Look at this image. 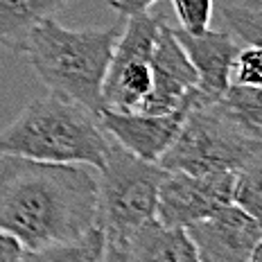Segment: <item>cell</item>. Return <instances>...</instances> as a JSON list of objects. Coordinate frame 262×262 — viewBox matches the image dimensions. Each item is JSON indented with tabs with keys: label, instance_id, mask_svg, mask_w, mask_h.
<instances>
[{
	"label": "cell",
	"instance_id": "cell-1",
	"mask_svg": "<svg viewBox=\"0 0 262 262\" xmlns=\"http://www.w3.org/2000/svg\"><path fill=\"white\" fill-rule=\"evenodd\" d=\"M97 224V177L84 163L0 156V228L32 253Z\"/></svg>",
	"mask_w": 262,
	"mask_h": 262
},
{
	"label": "cell",
	"instance_id": "cell-2",
	"mask_svg": "<svg viewBox=\"0 0 262 262\" xmlns=\"http://www.w3.org/2000/svg\"><path fill=\"white\" fill-rule=\"evenodd\" d=\"M120 30L118 23L73 30L48 16L27 36L23 54L50 93L100 113L102 84Z\"/></svg>",
	"mask_w": 262,
	"mask_h": 262
},
{
	"label": "cell",
	"instance_id": "cell-3",
	"mask_svg": "<svg viewBox=\"0 0 262 262\" xmlns=\"http://www.w3.org/2000/svg\"><path fill=\"white\" fill-rule=\"evenodd\" d=\"M97 113L61 95L32 100L5 129L0 156H23L48 163H84L100 170L111 140Z\"/></svg>",
	"mask_w": 262,
	"mask_h": 262
},
{
	"label": "cell",
	"instance_id": "cell-4",
	"mask_svg": "<svg viewBox=\"0 0 262 262\" xmlns=\"http://www.w3.org/2000/svg\"><path fill=\"white\" fill-rule=\"evenodd\" d=\"M262 149V143L233 122L215 102L196 104L183 118L163 156L158 158L170 172H239Z\"/></svg>",
	"mask_w": 262,
	"mask_h": 262
},
{
	"label": "cell",
	"instance_id": "cell-5",
	"mask_svg": "<svg viewBox=\"0 0 262 262\" xmlns=\"http://www.w3.org/2000/svg\"><path fill=\"white\" fill-rule=\"evenodd\" d=\"M167 170L111 143L97 179V226L106 247L120 242L136 226L156 217L158 190Z\"/></svg>",
	"mask_w": 262,
	"mask_h": 262
},
{
	"label": "cell",
	"instance_id": "cell-6",
	"mask_svg": "<svg viewBox=\"0 0 262 262\" xmlns=\"http://www.w3.org/2000/svg\"><path fill=\"white\" fill-rule=\"evenodd\" d=\"M165 16L136 14L120 30L102 84V108L138 111L151 89V54Z\"/></svg>",
	"mask_w": 262,
	"mask_h": 262
},
{
	"label": "cell",
	"instance_id": "cell-7",
	"mask_svg": "<svg viewBox=\"0 0 262 262\" xmlns=\"http://www.w3.org/2000/svg\"><path fill=\"white\" fill-rule=\"evenodd\" d=\"M235 172H170L158 190L156 217L170 226L190 224L215 215L233 204Z\"/></svg>",
	"mask_w": 262,
	"mask_h": 262
},
{
	"label": "cell",
	"instance_id": "cell-8",
	"mask_svg": "<svg viewBox=\"0 0 262 262\" xmlns=\"http://www.w3.org/2000/svg\"><path fill=\"white\" fill-rule=\"evenodd\" d=\"M196 86L199 77L194 66L165 20L161 25L151 54V89L138 111L165 113L179 106H196L201 104Z\"/></svg>",
	"mask_w": 262,
	"mask_h": 262
},
{
	"label": "cell",
	"instance_id": "cell-9",
	"mask_svg": "<svg viewBox=\"0 0 262 262\" xmlns=\"http://www.w3.org/2000/svg\"><path fill=\"white\" fill-rule=\"evenodd\" d=\"M196 262H251L262 242V224L235 201L185 226Z\"/></svg>",
	"mask_w": 262,
	"mask_h": 262
},
{
	"label": "cell",
	"instance_id": "cell-10",
	"mask_svg": "<svg viewBox=\"0 0 262 262\" xmlns=\"http://www.w3.org/2000/svg\"><path fill=\"white\" fill-rule=\"evenodd\" d=\"M192 106H179L165 113H147V111H111L102 108L97 113L100 124L104 127L113 140L129 149L131 154L145 158V161L158 163L163 151L170 147L174 136L183 124L185 113Z\"/></svg>",
	"mask_w": 262,
	"mask_h": 262
},
{
	"label": "cell",
	"instance_id": "cell-11",
	"mask_svg": "<svg viewBox=\"0 0 262 262\" xmlns=\"http://www.w3.org/2000/svg\"><path fill=\"white\" fill-rule=\"evenodd\" d=\"M172 30L196 70V77H199L196 89L201 95V104L220 100L224 91L231 86V70L239 50V41L228 30L208 27L199 34L185 32L181 27H172Z\"/></svg>",
	"mask_w": 262,
	"mask_h": 262
},
{
	"label": "cell",
	"instance_id": "cell-12",
	"mask_svg": "<svg viewBox=\"0 0 262 262\" xmlns=\"http://www.w3.org/2000/svg\"><path fill=\"white\" fill-rule=\"evenodd\" d=\"M106 262H196V251L188 231L170 226L158 217L143 222L120 242L108 244Z\"/></svg>",
	"mask_w": 262,
	"mask_h": 262
},
{
	"label": "cell",
	"instance_id": "cell-13",
	"mask_svg": "<svg viewBox=\"0 0 262 262\" xmlns=\"http://www.w3.org/2000/svg\"><path fill=\"white\" fill-rule=\"evenodd\" d=\"M68 3L73 0H0V48L23 54L32 30Z\"/></svg>",
	"mask_w": 262,
	"mask_h": 262
},
{
	"label": "cell",
	"instance_id": "cell-14",
	"mask_svg": "<svg viewBox=\"0 0 262 262\" xmlns=\"http://www.w3.org/2000/svg\"><path fill=\"white\" fill-rule=\"evenodd\" d=\"M215 104L251 138L262 143V89L231 84L220 100H215Z\"/></svg>",
	"mask_w": 262,
	"mask_h": 262
},
{
	"label": "cell",
	"instance_id": "cell-15",
	"mask_svg": "<svg viewBox=\"0 0 262 262\" xmlns=\"http://www.w3.org/2000/svg\"><path fill=\"white\" fill-rule=\"evenodd\" d=\"M104 251H106V239L104 231L100 226H93L91 231H86L84 235L68 239V242L54 244L32 253L27 260H46V262H100L104 260Z\"/></svg>",
	"mask_w": 262,
	"mask_h": 262
},
{
	"label": "cell",
	"instance_id": "cell-16",
	"mask_svg": "<svg viewBox=\"0 0 262 262\" xmlns=\"http://www.w3.org/2000/svg\"><path fill=\"white\" fill-rule=\"evenodd\" d=\"M233 201L262 224V149L235 174Z\"/></svg>",
	"mask_w": 262,
	"mask_h": 262
},
{
	"label": "cell",
	"instance_id": "cell-17",
	"mask_svg": "<svg viewBox=\"0 0 262 262\" xmlns=\"http://www.w3.org/2000/svg\"><path fill=\"white\" fill-rule=\"evenodd\" d=\"M222 16L224 23H226V30L239 43H258V46H262V9L239 3L224 7Z\"/></svg>",
	"mask_w": 262,
	"mask_h": 262
},
{
	"label": "cell",
	"instance_id": "cell-18",
	"mask_svg": "<svg viewBox=\"0 0 262 262\" xmlns=\"http://www.w3.org/2000/svg\"><path fill=\"white\" fill-rule=\"evenodd\" d=\"M231 84L262 89V46L258 43H239L231 70Z\"/></svg>",
	"mask_w": 262,
	"mask_h": 262
},
{
	"label": "cell",
	"instance_id": "cell-19",
	"mask_svg": "<svg viewBox=\"0 0 262 262\" xmlns=\"http://www.w3.org/2000/svg\"><path fill=\"white\" fill-rule=\"evenodd\" d=\"M172 5L181 30L199 34V32L210 27L212 0H172Z\"/></svg>",
	"mask_w": 262,
	"mask_h": 262
},
{
	"label": "cell",
	"instance_id": "cell-20",
	"mask_svg": "<svg viewBox=\"0 0 262 262\" xmlns=\"http://www.w3.org/2000/svg\"><path fill=\"white\" fill-rule=\"evenodd\" d=\"M18 260H25L23 244L0 228V262H18Z\"/></svg>",
	"mask_w": 262,
	"mask_h": 262
},
{
	"label": "cell",
	"instance_id": "cell-21",
	"mask_svg": "<svg viewBox=\"0 0 262 262\" xmlns=\"http://www.w3.org/2000/svg\"><path fill=\"white\" fill-rule=\"evenodd\" d=\"M154 3H156V0H108L111 9H116L122 18H129V16H136V14H143Z\"/></svg>",
	"mask_w": 262,
	"mask_h": 262
},
{
	"label": "cell",
	"instance_id": "cell-22",
	"mask_svg": "<svg viewBox=\"0 0 262 262\" xmlns=\"http://www.w3.org/2000/svg\"><path fill=\"white\" fill-rule=\"evenodd\" d=\"M251 262H262V242L258 244V249H255V253H253V260Z\"/></svg>",
	"mask_w": 262,
	"mask_h": 262
},
{
	"label": "cell",
	"instance_id": "cell-23",
	"mask_svg": "<svg viewBox=\"0 0 262 262\" xmlns=\"http://www.w3.org/2000/svg\"><path fill=\"white\" fill-rule=\"evenodd\" d=\"M244 5H251V7H255V9H262V0H242Z\"/></svg>",
	"mask_w": 262,
	"mask_h": 262
}]
</instances>
